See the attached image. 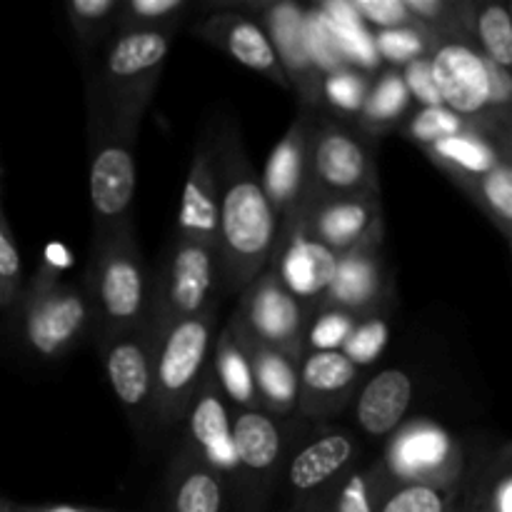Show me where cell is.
Listing matches in <instances>:
<instances>
[{"mask_svg":"<svg viewBox=\"0 0 512 512\" xmlns=\"http://www.w3.org/2000/svg\"><path fill=\"white\" fill-rule=\"evenodd\" d=\"M83 293L90 303L98 343L150 323L153 280L148 278L143 253L135 240L133 220L93 238Z\"/></svg>","mask_w":512,"mask_h":512,"instance_id":"3957f363","label":"cell"},{"mask_svg":"<svg viewBox=\"0 0 512 512\" xmlns=\"http://www.w3.org/2000/svg\"><path fill=\"white\" fill-rule=\"evenodd\" d=\"M390 490L393 483L380 458L360 460L338 485L325 512H378Z\"/></svg>","mask_w":512,"mask_h":512,"instance_id":"4dcf8cb0","label":"cell"},{"mask_svg":"<svg viewBox=\"0 0 512 512\" xmlns=\"http://www.w3.org/2000/svg\"><path fill=\"white\" fill-rule=\"evenodd\" d=\"M193 10L190 0H120L115 33L123 30H178Z\"/></svg>","mask_w":512,"mask_h":512,"instance_id":"74e56055","label":"cell"},{"mask_svg":"<svg viewBox=\"0 0 512 512\" xmlns=\"http://www.w3.org/2000/svg\"><path fill=\"white\" fill-rule=\"evenodd\" d=\"M173 35V30H123L83 60L85 108L133 145L163 78Z\"/></svg>","mask_w":512,"mask_h":512,"instance_id":"7a4b0ae2","label":"cell"},{"mask_svg":"<svg viewBox=\"0 0 512 512\" xmlns=\"http://www.w3.org/2000/svg\"><path fill=\"white\" fill-rule=\"evenodd\" d=\"M335 265H338V255L310 238L300 225H295L288 235L275 240L268 270H273L278 283L308 313H313L323 300L325 290L333 283Z\"/></svg>","mask_w":512,"mask_h":512,"instance_id":"44dd1931","label":"cell"},{"mask_svg":"<svg viewBox=\"0 0 512 512\" xmlns=\"http://www.w3.org/2000/svg\"><path fill=\"white\" fill-rule=\"evenodd\" d=\"M305 40H308V53L320 75L333 73L338 68H348L340 58L338 45H335L333 33H330L318 5H305Z\"/></svg>","mask_w":512,"mask_h":512,"instance_id":"7bdbcfd3","label":"cell"},{"mask_svg":"<svg viewBox=\"0 0 512 512\" xmlns=\"http://www.w3.org/2000/svg\"><path fill=\"white\" fill-rule=\"evenodd\" d=\"M373 43L383 68L400 70L403 65L425 58L430 53L433 35L425 33L418 25H403V28L378 30V33H373Z\"/></svg>","mask_w":512,"mask_h":512,"instance_id":"b9f144b4","label":"cell"},{"mask_svg":"<svg viewBox=\"0 0 512 512\" xmlns=\"http://www.w3.org/2000/svg\"><path fill=\"white\" fill-rule=\"evenodd\" d=\"M295 225L335 255L350 253L360 245L383 243L385 218L380 190L358 195H318L310 200Z\"/></svg>","mask_w":512,"mask_h":512,"instance_id":"2e32d148","label":"cell"},{"mask_svg":"<svg viewBox=\"0 0 512 512\" xmlns=\"http://www.w3.org/2000/svg\"><path fill=\"white\" fill-rule=\"evenodd\" d=\"M485 218L500 230L505 240H512V163H500L488 175L463 190Z\"/></svg>","mask_w":512,"mask_h":512,"instance_id":"d590c367","label":"cell"},{"mask_svg":"<svg viewBox=\"0 0 512 512\" xmlns=\"http://www.w3.org/2000/svg\"><path fill=\"white\" fill-rule=\"evenodd\" d=\"M210 370L215 375L220 393L230 403L233 410H260L258 393H255L253 370H250V360L245 350L240 348L238 338H235L233 328L225 325L218 335H215L213 358H210Z\"/></svg>","mask_w":512,"mask_h":512,"instance_id":"f1b7e54d","label":"cell"},{"mask_svg":"<svg viewBox=\"0 0 512 512\" xmlns=\"http://www.w3.org/2000/svg\"><path fill=\"white\" fill-rule=\"evenodd\" d=\"M20 293H23V265L8 220L0 210V310L18 303Z\"/></svg>","mask_w":512,"mask_h":512,"instance_id":"ee69618b","label":"cell"},{"mask_svg":"<svg viewBox=\"0 0 512 512\" xmlns=\"http://www.w3.org/2000/svg\"><path fill=\"white\" fill-rule=\"evenodd\" d=\"M428 58L440 103L445 108L485 133H510V123L495 120L488 113L490 60H485L470 40L458 35H440L433 38Z\"/></svg>","mask_w":512,"mask_h":512,"instance_id":"8fae6325","label":"cell"},{"mask_svg":"<svg viewBox=\"0 0 512 512\" xmlns=\"http://www.w3.org/2000/svg\"><path fill=\"white\" fill-rule=\"evenodd\" d=\"M23 512H115V510H100V508H78V505H20Z\"/></svg>","mask_w":512,"mask_h":512,"instance_id":"7dc6e473","label":"cell"},{"mask_svg":"<svg viewBox=\"0 0 512 512\" xmlns=\"http://www.w3.org/2000/svg\"><path fill=\"white\" fill-rule=\"evenodd\" d=\"M460 503L470 512H512L510 448L503 445L498 458L475 473V483H463Z\"/></svg>","mask_w":512,"mask_h":512,"instance_id":"d6a6232c","label":"cell"},{"mask_svg":"<svg viewBox=\"0 0 512 512\" xmlns=\"http://www.w3.org/2000/svg\"><path fill=\"white\" fill-rule=\"evenodd\" d=\"M218 205L220 188L213 135V138H203L190 160L183 195H180L175 238H188L195 243L213 245L218 250Z\"/></svg>","mask_w":512,"mask_h":512,"instance_id":"603a6c76","label":"cell"},{"mask_svg":"<svg viewBox=\"0 0 512 512\" xmlns=\"http://www.w3.org/2000/svg\"><path fill=\"white\" fill-rule=\"evenodd\" d=\"M315 113L298 110L283 138L268 155L260 185L268 195L278 218V238L288 235L310 203V138H313Z\"/></svg>","mask_w":512,"mask_h":512,"instance_id":"5bb4252c","label":"cell"},{"mask_svg":"<svg viewBox=\"0 0 512 512\" xmlns=\"http://www.w3.org/2000/svg\"><path fill=\"white\" fill-rule=\"evenodd\" d=\"M220 288L218 250L213 245L175 238L170 258L165 260L153 283V310L148 328L153 335L175 320L190 318L215 305Z\"/></svg>","mask_w":512,"mask_h":512,"instance_id":"7c38bea8","label":"cell"},{"mask_svg":"<svg viewBox=\"0 0 512 512\" xmlns=\"http://www.w3.org/2000/svg\"><path fill=\"white\" fill-rule=\"evenodd\" d=\"M260 23L268 33L270 45L275 50L285 80H288L290 93L298 100V110L320 113V80L323 75L313 65L308 53V40H305V5L290 3V0H268L258 3Z\"/></svg>","mask_w":512,"mask_h":512,"instance_id":"ac0fdd59","label":"cell"},{"mask_svg":"<svg viewBox=\"0 0 512 512\" xmlns=\"http://www.w3.org/2000/svg\"><path fill=\"white\" fill-rule=\"evenodd\" d=\"M18 305L23 340L40 360L63 358L93 325L83 288L60 283L48 270H40L23 288Z\"/></svg>","mask_w":512,"mask_h":512,"instance_id":"8992f818","label":"cell"},{"mask_svg":"<svg viewBox=\"0 0 512 512\" xmlns=\"http://www.w3.org/2000/svg\"><path fill=\"white\" fill-rule=\"evenodd\" d=\"M230 505L233 490L223 475L180 450L165 485V512H230Z\"/></svg>","mask_w":512,"mask_h":512,"instance_id":"484cf974","label":"cell"},{"mask_svg":"<svg viewBox=\"0 0 512 512\" xmlns=\"http://www.w3.org/2000/svg\"><path fill=\"white\" fill-rule=\"evenodd\" d=\"M470 123H465L460 115H455L453 110H448L445 105H433V108H413L405 120L400 123L398 133L403 135L408 143L418 145L420 150L428 148V145L438 143V140L450 138V135H458L460 130L468 128Z\"/></svg>","mask_w":512,"mask_h":512,"instance_id":"ab89813d","label":"cell"},{"mask_svg":"<svg viewBox=\"0 0 512 512\" xmlns=\"http://www.w3.org/2000/svg\"><path fill=\"white\" fill-rule=\"evenodd\" d=\"M233 448L238 465L235 503L243 512H265L298 448L293 423L265 410H233Z\"/></svg>","mask_w":512,"mask_h":512,"instance_id":"5b68a950","label":"cell"},{"mask_svg":"<svg viewBox=\"0 0 512 512\" xmlns=\"http://www.w3.org/2000/svg\"><path fill=\"white\" fill-rule=\"evenodd\" d=\"M215 345V305L190 318L175 320L155 333L153 420L160 428H178L210 368Z\"/></svg>","mask_w":512,"mask_h":512,"instance_id":"277c9868","label":"cell"},{"mask_svg":"<svg viewBox=\"0 0 512 512\" xmlns=\"http://www.w3.org/2000/svg\"><path fill=\"white\" fill-rule=\"evenodd\" d=\"M218 160V270L225 293L245 290L273 258L278 218L233 123L215 135Z\"/></svg>","mask_w":512,"mask_h":512,"instance_id":"6da1fadb","label":"cell"},{"mask_svg":"<svg viewBox=\"0 0 512 512\" xmlns=\"http://www.w3.org/2000/svg\"><path fill=\"white\" fill-rule=\"evenodd\" d=\"M393 300L395 298L375 305L373 310L358 315V320H355L353 333L340 350L355 368L365 370L383 358L390 335H393Z\"/></svg>","mask_w":512,"mask_h":512,"instance_id":"1f68e13d","label":"cell"},{"mask_svg":"<svg viewBox=\"0 0 512 512\" xmlns=\"http://www.w3.org/2000/svg\"><path fill=\"white\" fill-rule=\"evenodd\" d=\"M395 298L393 278L383 255V243H368L338 255L335 275L318 308H338L363 315L375 305Z\"/></svg>","mask_w":512,"mask_h":512,"instance_id":"7402d4cb","label":"cell"},{"mask_svg":"<svg viewBox=\"0 0 512 512\" xmlns=\"http://www.w3.org/2000/svg\"><path fill=\"white\" fill-rule=\"evenodd\" d=\"M373 78L375 75H365L355 68H338L333 73H325L320 80V103L325 113L355 123L368 98Z\"/></svg>","mask_w":512,"mask_h":512,"instance_id":"8d00e7d4","label":"cell"},{"mask_svg":"<svg viewBox=\"0 0 512 512\" xmlns=\"http://www.w3.org/2000/svg\"><path fill=\"white\" fill-rule=\"evenodd\" d=\"M318 8L333 33L343 63L365 75H378L383 63L375 53L373 30L353 13L350 0H328V3H318Z\"/></svg>","mask_w":512,"mask_h":512,"instance_id":"f546056e","label":"cell"},{"mask_svg":"<svg viewBox=\"0 0 512 512\" xmlns=\"http://www.w3.org/2000/svg\"><path fill=\"white\" fill-rule=\"evenodd\" d=\"M455 512H470V510H468V508H463V503H460V505H458V510H455Z\"/></svg>","mask_w":512,"mask_h":512,"instance_id":"681fc988","label":"cell"},{"mask_svg":"<svg viewBox=\"0 0 512 512\" xmlns=\"http://www.w3.org/2000/svg\"><path fill=\"white\" fill-rule=\"evenodd\" d=\"M100 360H103L105 375L113 388L115 398L128 413L130 423L138 430L145 425H155V380H153V353L155 335L145 328L125 330V333L110 335L98 343Z\"/></svg>","mask_w":512,"mask_h":512,"instance_id":"9a60e30c","label":"cell"},{"mask_svg":"<svg viewBox=\"0 0 512 512\" xmlns=\"http://www.w3.org/2000/svg\"><path fill=\"white\" fill-rule=\"evenodd\" d=\"M508 135H493L485 130L468 125L458 135L438 140V143L423 148L430 163L443 170L460 190L478 183L483 175L498 168L500 163H512V148Z\"/></svg>","mask_w":512,"mask_h":512,"instance_id":"cb8c5ba5","label":"cell"},{"mask_svg":"<svg viewBox=\"0 0 512 512\" xmlns=\"http://www.w3.org/2000/svg\"><path fill=\"white\" fill-rule=\"evenodd\" d=\"M215 8H218L215 13L203 15L198 23H193L190 30H193L195 38L215 45L225 55L238 60L240 65L255 70L265 80L290 93L288 80H285L283 68L275 58V50L270 45L263 23L248 13H235V10L220 8V5H215Z\"/></svg>","mask_w":512,"mask_h":512,"instance_id":"ffe728a7","label":"cell"},{"mask_svg":"<svg viewBox=\"0 0 512 512\" xmlns=\"http://www.w3.org/2000/svg\"><path fill=\"white\" fill-rule=\"evenodd\" d=\"M413 395V375L403 368L380 370L355 393V425L368 440H388L408 418Z\"/></svg>","mask_w":512,"mask_h":512,"instance_id":"d4e9b609","label":"cell"},{"mask_svg":"<svg viewBox=\"0 0 512 512\" xmlns=\"http://www.w3.org/2000/svg\"><path fill=\"white\" fill-rule=\"evenodd\" d=\"M463 485H395L378 512H455Z\"/></svg>","mask_w":512,"mask_h":512,"instance_id":"f35d334b","label":"cell"},{"mask_svg":"<svg viewBox=\"0 0 512 512\" xmlns=\"http://www.w3.org/2000/svg\"><path fill=\"white\" fill-rule=\"evenodd\" d=\"M183 450L213 468L225 478V483L233 490L235 503V485H238V465H235L233 448V408L220 393L215 383L213 370L208 368L203 383L195 390L188 410L183 415Z\"/></svg>","mask_w":512,"mask_h":512,"instance_id":"e0dca14e","label":"cell"},{"mask_svg":"<svg viewBox=\"0 0 512 512\" xmlns=\"http://www.w3.org/2000/svg\"><path fill=\"white\" fill-rule=\"evenodd\" d=\"M310 180V200L318 195H358L380 190L375 140L360 133L353 120L335 118L325 110L315 113L310 138Z\"/></svg>","mask_w":512,"mask_h":512,"instance_id":"52a82bcc","label":"cell"},{"mask_svg":"<svg viewBox=\"0 0 512 512\" xmlns=\"http://www.w3.org/2000/svg\"><path fill=\"white\" fill-rule=\"evenodd\" d=\"M118 8L120 0H68L65 3V15L83 50V60L98 53L115 33Z\"/></svg>","mask_w":512,"mask_h":512,"instance_id":"e575fe53","label":"cell"},{"mask_svg":"<svg viewBox=\"0 0 512 512\" xmlns=\"http://www.w3.org/2000/svg\"><path fill=\"white\" fill-rule=\"evenodd\" d=\"M0 512H23L18 503H10V500L0 498Z\"/></svg>","mask_w":512,"mask_h":512,"instance_id":"c3c4849f","label":"cell"},{"mask_svg":"<svg viewBox=\"0 0 512 512\" xmlns=\"http://www.w3.org/2000/svg\"><path fill=\"white\" fill-rule=\"evenodd\" d=\"M410 110H413V100H410L408 88L400 78V70L383 68L373 78L363 110L355 118V128L378 143L383 135L400 128V123H403Z\"/></svg>","mask_w":512,"mask_h":512,"instance_id":"83f0119b","label":"cell"},{"mask_svg":"<svg viewBox=\"0 0 512 512\" xmlns=\"http://www.w3.org/2000/svg\"><path fill=\"white\" fill-rule=\"evenodd\" d=\"M88 155L93 238H100L130 220V205L138 183L135 145L113 133L110 125L88 108Z\"/></svg>","mask_w":512,"mask_h":512,"instance_id":"30bf717a","label":"cell"},{"mask_svg":"<svg viewBox=\"0 0 512 512\" xmlns=\"http://www.w3.org/2000/svg\"><path fill=\"white\" fill-rule=\"evenodd\" d=\"M233 333L250 360L260 410L278 415V418L295 415V405H298V360L280 353V350L268 348V345L255 343V340L240 335L238 330H233Z\"/></svg>","mask_w":512,"mask_h":512,"instance_id":"4316f807","label":"cell"},{"mask_svg":"<svg viewBox=\"0 0 512 512\" xmlns=\"http://www.w3.org/2000/svg\"><path fill=\"white\" fill-rule=\"evenodd\" d=\"M363 385V370L343 353H303L298 363V405L305 423H325L353 403Z\"/></svg>","mask_w":512,"mask_h":512,"instance_id":"d6986e66","label":"cell"},{"mask_svg":"<svg viewBox=\"0 0 512 512\" xmlns=\"http://www.w3.org/2000/svg\"><path fill=\"white\" fill-rule=\"evenodd\" d=\"M350 8L373 33L415 25L405 0H350Z\"/></svg>","mask_w":512,"mask_h":512,"instance_id":"f6af8a7d","label":"cell"},{"mask_svg":"<svg viewBox=\"0 0 512 512\" xmlns=\"http://www.w3.org/2000/svg\"><path fill=\"white\" fill-rule=\"evenodd\" d=\"M308 318V310L278 283L273 270L265 268L248 288L240 290V303L230 325L245 338L280 350L300 363Z\"/></svg>","mask_w":512,"mask_h":512,"instance_id":"4fadbf2b","label":"cell"},{"mask_svg":"<svg viewBox=\"0 0 512 512\" xmlns=\"http://www.w3.org/2000/svg\"><path fill=\"white\" fill-rule=\"evenodd\" d=\"M400 78H403L405 88H408V95L413 103H418V108H433V105L440 103L438 88H435L433 70H430V58L413 60V63L403 65L400 68Z\"/></svg>","mask_w":512,"mask_h":512,"instance_id":"bcb514c9","label":"cell"},{"mask_svg":"<svg viewBox=\"0 0 512 512\" xmlns=\"http://www.w3.org/2000/svg\"><path fill=\"white\" fill-rule=\"evenodd\" d=\"M358 315L338 308L313 310L305 323L303 353H340L348 343Z\"/></svg>","mask_w":512,"mask_h":512,"instance_id":"60d3db41","label":"cell"},{"mask_svg":"<svg viewBox=\"0 0 512 512\" xmlns=\"http://www.w3.org/2000/svg\"><path fill=\"white\" fill-rule=\"evenodd\" d=\"M395 485H463L468 460L460 440L430 418L405 420L380 455Z\"/></svg>","mask_w":512,"mask_h":512,"instance_id":"9c48e42d","label":"cell"},{"mask_svg":"<svg viewBox=\"0 0 512 512\" xmlns=\"http://www.w3.org/2000/svg\"><path fill=\"white\" fill-rule=\"evenodd\" d=\"M470 43L498 68L512 65V15L505 3H475Z\"/></svg>","mask_w":512,"mask_h":512,"instance_id":"836d02e7","label":"cell"},{"mask_svg":"<svg viewBox=\"0 0 512 512\" xmlns=\"http://www.w3.org/2000/svg\"><path fill=\"white\" fill-rule=\"evenodd\" d=\"M360 440L348 428H320L290 455L280 490L288 512H325L345 475L360 463Z\"/></svg>","mask_w":512,"mask_h":512,"instance_id":"ba28073f","label":"cell"}]
</instances>
